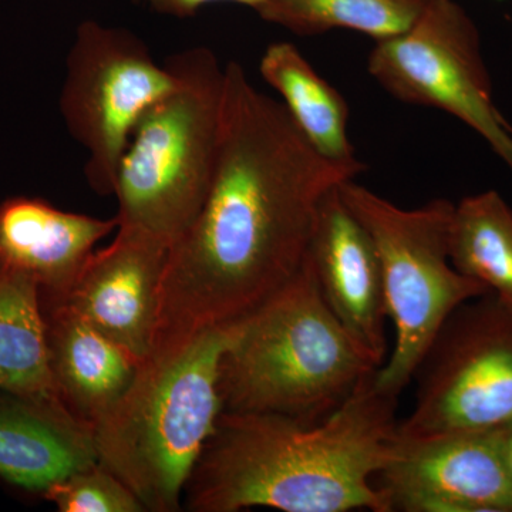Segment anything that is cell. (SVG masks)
Wrapping results in <instances>:
<instances>
[{
  "label": "cell",
  "mask_w": 512,
  "mask_h": 512,
  "mask_svg": "<svg viewBox=\"0 0 512 512\" xmlns=\"http://www.w3.org/2000/svg\"><path fill=\"white\" fill-rule=\"evenodd\" d=\"M170 248L156 235L119 227L113 244L93 252L72 289L57 302L143 363L156 343Z\"/></svg>",
  "instance_id": "obj_11"
},
{
  "label": "cell",
  "mask_w": 512,
  "mask_h": 512,
  "mask_svg": "<svg viewBox=\"0 0 512 512\" xmlns=\"http://www.w3.org/2000/svg\"><path fill=\"white\" fill-rule=\"evenodd\" d=\"M259 72L281 94L292 120L320 156L332 161L356 160L348 137V103L315 72L298 47L289 42L269 46Z\"/></svg>",
  "instance_id": "obj_16"
},
{
  "label": "cell",
  "mask_w": 512,
  "mask_h": 512,
  "mask_svg": "<svg viewBox=\"0 0 512 512\" xmlns=\"http://www.w3.org/2000/svg\"><path fill=\"white\" fill-rule=\"evenodd\" d=\"M177 86L131 32L84 20L66 59L60 113L70 136L86 150L84 175L97 194L113 195L121 158L134 130L157 101Z\"/></svg>",
  "instance_id": "obj_7"
},
{
  "label": "cell",
  "mask_w": 512,
  "mask_h": 512,
  "mask_svg": "<svg viewBox=\"0 0 512 512\" xmlns=\"http://www.w3.org/2000/svg\"><path fill=\"white\" fill-rule=\"evenodd\" d=\"M40 305L57 396L94 427L126 393L141 362L63 303Z\"/></svg>",
  "instance_id": "obj_15"
},
{
  "label": "cell",
  "mask_w": 512,
  "mask_h": 512,
  "mask_svg": "<svg viewBox=\"0 0 512 512\" xmlns=\"http://www.w3.org/2000/svg\"><path fill=\"white\" fill-rule=\"evenodd\" d=\"M0 390L57 396L39 288L22 275H0Z\"/></svg>",
  "instance_id": "obj_18"
},
{
  "label": "cell",
  "mask_w": 512,
  "mask_h": 512,
  "mask_svg": "<svg viewBox=\"0 0 512 512\" xmlns=\"http://www.w3.org/2000/svg\"><path fill=\"white\" fill-rule=\"evenodd\" d=\"M369 73L393 97L457 117L512 163V130L495 109L476 23L454 0H430L406 32L377 40Z\"/></svg>",
  "instance_id": "obj_9"
},
{
  "label": "cell",
  "mask_w": 512,
  "mask_h": 512,
  "mask_svg": "<svg viewBox=\"0 0 512 512\" xmlns=\"http://www.w3.org/2000/svg\"><path fill=\"white\" fill-rule=\"evenodd\" d=\"M62 512H143L137 495L100 463L50 485L42 495Z\"/></svg>",
  "instance_id": "obj_20"
},
{
  "label": "cell",
  "mask_w": 512,
  "mask_h": 512,
  "mask_svg": "<svg viewBox=\"0 0 512 512\" xmlns=\"http://www.w3.org/2000/svg\"><path fill=\"white\" fill-rule=\"evenodd\" d=\"M365 170L320 156L284 103L229 62L214 180L168 252L154 350L237 322L281 291L308 258L323 198Z\"/></svg>",
  "instance_id": "obj_1"
},
{
  "label": "cell",
  "mask_w": 512,
  "mask_h": 512,
  "mask_svg": "<svg viewBox=\"0 0 512 512\" xmlns=\"http://www.w3.org/2000/svg\"><path fill=\"white\" fill-rule=\"evenodd\" d=\"M430 0H266L259 18L299 36L350 29L383 40L406 32Z\"/></svg>",
  "instance_id": "obj_19"
},
{
  "label": "cell",
  "mask_w": 512,
  "mask_h": 512,
  "mask_svg": "<svg viewBox=\"0 0 512 512\" xmlns=\"http://www.w3.org/2000/svg\"><path fill=\"white\" fill-rule=\"evenodd\" d=\"M239 320L154 350L119 402L94 424L99 463L146 511L183 507L188 480L224 412L221 357Z\"/></svg>",
  "instance_id": "obj_3"
},
{
  "label": "cell",
  "mask_w": 512,
  "mask_h": 512,
  "mask_svg": "<svg viewBox=\"0 0 512 512\" xmlns=\"http://www.w3.org/2000/svg\"><path fill=\"white\" fill-rule=\"evenodd\" d=\"M501 441H503V450L505 461H507L508 470L512 477V423L501 427Z\"/></svg>",
  "instance_id": "obj_22"
},
{
  "label": "cell",
  "mask_w": 512,
  "mask_h": 512,
  "mask_svg": "<svg viewBox=\"0 0 512 512\" xmlns=\"http://www.w3.org/2000/svg\"><path fill=\"white\" fill-rule=\"evenodd\" d=\"M146 3L148 8L160 15L173 16V18H191L204 6L217 2H232L238 5L248 6L254 10L261 8L266 0H138Z\"/></svg>",
  "instance_id": "obj_21"
},
{
  "label": "cell",
  "mask_w": 512,
  "mask_h": 512,
  "mask_svg": "<svg viewBox=\"0 0 512 512\" xmlns=\"http://www.w3.org/2000/svg\"><path fill=\"white\" fill-rule=\"evenodd\" d=\"M407 439L497 430L512 423V309L494 293L448 316L413 376Z\"/></svg>",
  "instance_id": "obj_8"
},
{
  "label": "cell",
  "mask_w": 512,
  "mask_h": 512,
  "mask_svg": "<svg viewBox=\"0 0 512 512\" xmlns=\"http://www.w3.org/2000/svg\"><path fill=\"white\" fill-rule=\"evenodd\" d=\"M379 369L330 311L308 256L288 285L239 320L221 357L222 404L316 424Z\"/></svg>",
  "instance_id": "obj_4"
},
{
  "label": "cell",
  "mask_w": 512,
  "mask_h": 512,
  "mask_svg": "<svg viewBox=\"0 0 512 512\" xmlns=\"http://www.w3.org/2000/svg\"><path fill=\"white\" fill-rule=\"evenodd\" d=\"M448 255L457 272L483 284L512 309V210L497 191L454 205Z\"/></svg>",
  "instance_id": "obj_17"
},
{
  "label": "cell",
  "mask_w": 512,
  "mask_h": 512,
  "mask_svg": "<svg viewBox=\"0 0 512 512\" xmlns=\"http://www.w3.org/2000/svg\"><path fill=\"white\" fill-rule=\"evenodd\" d=\"M101 220L60 210L43 198L0 202V275H22L39 288L40 302H57L72 289L101 239L117 231Z\"/></svg>",
  "instance_id": "obj_13"
},
{
  "label": "cell",
  "mask_w": 512,
  "mask_h": 512,
  "mask_svg": "<svg viewBox=\"0 0 512 512\" xmlns=\"http://www.w3.org/2000/svg\"><path fill=\"white\" fill-rule=\"evenodd\" d=\"M339 191L379 254L394 348L386 365L377 370L376 383L400 396L448 316L490 291L451 264L453 202L437 198L404 210L353 180L340 184Z\"/></svg>",
  "instance_id": "obj_6"
},
{
  "label": "cell",
  "mask_w": 512,
  "mask_h": 512,
  "mask_svg": "<svg viewBox=\"0 0 512 512\" xmlns=\"http://www.w3.org/2000/svg\"><path fill=\"white\" fill-rule=\"evenodd\" d=\"M339 187L320 204L308 256L330 311L365 355L382 367L389 319L382 266L375 242L343 201Z\"/></svg>",
  "instance_id": "obj_12"
},
{
  "label": "cell",
  "mask_w": 512,
  "mask_h": 512,
  "mask_svg": "<svg viewBox=\"0 0 512 512\" xmlns=\"http://www.w3.org/2000/svg\"><path fill=\"white\" fill-rule=\"evenodd\" d=\"M375 484L387 512H512L500 429L426 439L399 433Z\"/></svg>",
  "instance_id": "obj_10"
},
{
  "label": "cell",
  "mask_w": 512,
  "mask_h": 512,
  "mask_svg": "<svg viewBox=\"0 0 512 512\" xmlns=\"http://www.w3.org/2000/svg\"><path fill=\"white\" fill-rule=\"evenodd\" d=\"M99 463L94 427L74 416L57 396L0 390V478L45 494L76 471Z\"/></svg>",
  "instance_id": "obj_14"
},
{
  "label": "cell",
  "mask_w": 512,
  "mask_h": 512,
  "mask_svg": "<svg viewBox=\"0 0 512 512\" xmlns=\"http://www.w3.org/2000/svg\"><path fill=\"white\" fill-rule=\"evenodd\" d=\"M510 167H511V170H512V163H511Z\"/></svg>",
  "instance_id": "obj_23"
},
{
  "label": "cell",
  "mask_w": 512,
  "mask_h": 512,
  "mask_svg": "<svg viewBox=\"0 0 512 512\" xmlns=\"http://www.w3.org/2000/svg\"><path fill=\"white\" fill-rule=\"evenodd\" d=\"M397 400L373 373L316 424L222 412L185 487L184 505L194 512H387L375 480L396 448Z\"/></svg>",
  "instance_id": "obj_2"
},
{
  "label": "cell",
  "mask_w": 512,
  "mask_h": 512,
  "mask_svg": "<svg viewBox=\"0 0 512 512\" xmlns=\"http://www.w3.org/2000/svg\"><path fill=\"white\" fill-rule=\"evenodd\" d=\"M177 86L140 120L114 184L119 227L173 245L207 200L220 154L225 67L192 47L167 60Z\"/></svg>",
  "instance_id": "obj_5"
}]
</instances>
